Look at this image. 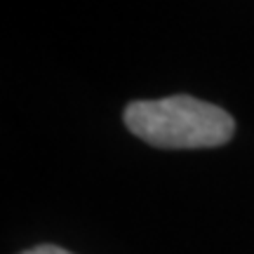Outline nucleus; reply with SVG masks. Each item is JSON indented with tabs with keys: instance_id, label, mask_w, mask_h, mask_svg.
<instances>
[{
	"instance_id": "nucleus-1",
	"label": "nucleus",
	"mask_w": 254,
	"mask_h": 254,
	"mask_svg": "<svg viewBox=\"0 0 254 254\" xmlns=\"http://www.w3.org/2000/svg\"><path fill=\"white\" fill-rule=\"evenodd\" d=\"M127 129L155 148H214L236 134V120L221 106L189 94L129 101Z\"/></svg>"
},
{
	"instance_id": "nucleus-2",
	"label": "nucleus",
	"mask_w": 254,
	"mask_h": 254,
	"mask_svg": "<svg viewBox=\"0 0 254 254\" xmlns=\"http://www.w3.org/2000/svg\"><path fill=\"white\" fill-rule=\"evenodd\" d=\"M19 254H73L68 250H64V247H57V245H36L26 250V252H19Z\"/></svg>"
}]
</instances>
